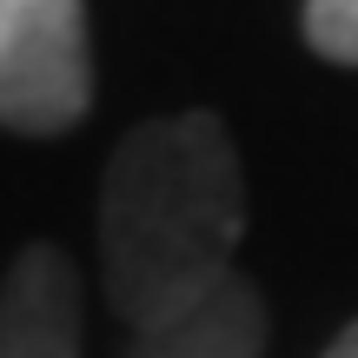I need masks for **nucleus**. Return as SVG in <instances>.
Masks as SVG:
<instances>
[{"label": "nucleus", "instance_id": "f257e3e1", "mask_svg": "<svg viewBox=\"0 0 358 358\" xmlns=\"http://www.w3.org/2000/svg\"><path fill=\"white\" fill-rule=\"evenodd\" d=\"M245 232V179L232 133L213 113L146 120L120 140L100 179V259L127 325L159 319L232 272Z\"/></svg>", "mask_w": 358, "mask_h": 358}, {"label": "nucleus", "instance_id": "f03ea898", "mask_svg": "<svg viewBox=\"0 0 358 358\" xmlns=\"http://www.w3.org/2000/svg\"><path fill=\"white\" fill-rule=\"evenodd\" d=\"M93 106V47L80 0H0V127L27 140L80 127Z\"/></svg>", "mask_w": 358, "mask_h": 358}, {"label": "nucleus", "instance_id": "7ed1b4c3", "mask_svg": "<svg viewBox=\"0 0 358 358\" xmlns=\"http://www.w3.org/2000/svg\"><path fill=\"white\" fill-rule=\"evenodd\" d=\"M127 358H266V299L232 266L159 319L133 325Z\"/></svg>", "mask_w": 358, "mask_h": 358}, {"label": "nucleus", "instance_id": "20e7f679", "mask_svg": "<svg viewBox=\"0 0 358 358\" xmlns=\"http://www.w3.org/2000/svg\"><path fill=\"white\" fill-rule=\"evenodd\" d=\"M0 358H80V272L60 245H27L7 266Z\"/></svg>", "mask_w": 358, "mask_h": 358}, {"label": "nucleus", "instance_id": "39448f33", "mask_svg": "<svg viewBox=\"0 0 358 358\" xmlns=\"http://www.w3.org/2000/svg\"><path fill=\"white\" fill-rule=\"evenodd\" d=\"M306 40L325 60L358 66V0H306Z\"/></svg>", "mask_w": 358, "mask_h": 358}, {"label": "nucleus", "instance_id": "423d86ee", "mask_svg": "<svg viewBox=\"0 0 358 358\" xmlns=\"http://www.w3.org/2000/svg\"><path fill=\"white\" fill-rule=\"evenodd\" d=\"M325 358H358V325H345V332L332 338V352H325Z\"/></svg>", "mask_w": 358, "mask_h": 358}]
</instances>
